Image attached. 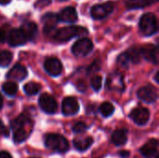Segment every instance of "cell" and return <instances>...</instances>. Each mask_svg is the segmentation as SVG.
<instances>
[{"label":"cell","mask_w":159,"mask_h":158,"mask_svg":"<svg viewBox=\"0 0 159 158\" xmlns=\"http://www.w3.org/2000/svg\"><path fill=\"white\" fill-rule=\"evenodd\" d=\"M88 31L80 26H68L63 27L59 30H55L53 38L59 42H66L74 37H77L83 34H87Z\"/></svg>","instance_id":"cell-1"},{"label":"cell","mask_w":159,"mask_h":158,"mask_svg":"<svg viewBox=\"0 0 159 158\" xmlns=\"http://www.w3.org/2000/svg\"><path fill=\"white\" fill-rule=\"evenodd\" d=\"M45 145L47 148L60 154H64L69 150L68 141L59 134H48L45 137Z\"/></svg>","instance_id":"cell-2"},{"label":"cell","mask_w":159,"mask_h":158,"mask_svg":"<svg viewBox=\"0 0 159 158\" xmlns=\"http://www.w3.org/2000/svg\"><path fill=\"white\" fill-rule=\"evenodd\" d=\"M140 30L141 32L147 36L153 35L157 32V20L155 14L145 13L140 19Z\"/></svg>","instance_id":"cell-3"},{"label":"cell","mask_w":159,"mask_h":158,"mask_svg":"<svg viewBox=\"0 0 159 158\" xmlns=\"http://www.w3.org/2000/svg\"><path fill=\"white\" fill-rule=\"evenodd\" d=\"M93 49V44L89 38H80L78 39L72 47V52L75 56L84 57L91 52Z\"/></svg>","instance_id":"cell-4"},{"label":"cell","mask_w":159,"mask_h":158,"mask_svg":"<svg viewBox=\"0 0 159 158\" xmlns=\"http://www.w3.org/2000/svg\"><path fill=\"white\" fill-rule=\"evenodd\" d=\"M114 10V4L112 2H107L103 4L95 5L90 10V15L94 20H102L110 15Z\"/></svg>","instance_id":"cell-5"},{"label":"cell","mask_w":159,"mask_h":158,"mask_svg":"<svg viewBox=\"0 0 159 158\" xmlns=\"http://www.w3.org/2000/svg\"><path fill=\"white\" fill-rule=\"evenodd\" d=\"M38 103L42 111H44L47 114L52 115L57 111V106H58L57 102L51 95L48 93H43L40 96L38 100Z\"/></svg>","instance_id":"cell-6"},{"label":"cell","mask_w":159,"mask_h":158,"mask_svg":"<svg viewBox=\"0 0 159 158\" xmlns=\"http://www.w3.org/2000/svg\"><path fill=\"white\" fill-rule=\"evenodd\" d=\"M140 100L147 103H153L157 100V89L154 86H145L139 89L137 93Z\"/></svg>","instance_id":"cell-7"},{"label":"cell","mask_w":159,"mask_h":158,"mask_svg":"<svg viewBox=\"0 0 159 158\" xmlns=\"http://www.w3.org/2000/svg\"><path fill=\"white\" fill-rule=\"evenodd\" d=\"M129 117L132 119V121L139 125V126H144L150 118V112L148 109L143 108V107H139L135 108L134 110L131 111Z\"/></svg>","instance_id":"cell-8"},{"label":"cell","mask_w":159,"mask_h":158,"mask_svg":"<svg viewBox=\"0 0 159 158\" xmlns=\"http://www.w3.org/2000/svg\"><path fill=\"white\" fill-rule=\"evenodd\" d=\"M79 111V103L74 97H67L62 101L61 112L65 116L75 115Z\"/></svg>","instance_id":"cell-9"},{"label":"cell","mask_w":159,"mask_h":158,"mask_svg":"<svg viewBox=\"0 0 159 158\" xmlns=\"http://www.w3.org/2000/svg\"><path fill=\"white\" fill-rule=\"evenodd\" d=\"M44 68L46 72L51 76H58L62 71V65L61 61L54 57H49L46 59L44 62Z\"/></svg>","instance_id":"cell-10"},{"label":"cell","mask_w":159,"mask_h":158,"mask_svg":"<svg viewBox=\"0 0 159 158\" xmlns=\"http://www.w3.org/2000/svg\"><path fill=\"white\" fill-rule=\"evenodd\" d=\"M7 42L11 47H20L27 42V38L23 32L20 29H12L7 36Z\"/></svg>","instance_id":"cell-11"},{"label":"cell","mask_w":159,"mask_h":158,"mask_svg":"<svg viewBox=\"0 0 159 158\" xmlns=\"http://www.w3.org/2000/svg\"><path fill=\"white\" fill-rule=\"evenodd\" d=\"M26 76H27V70L23 65L20 63L15 64L7 74V78L15 81H22L23 79L26 78Z\"/></svg>","instance_id":"cell-12"},{"label":"cell","mask_w":159,"mask_h":158,"mask_svg":"<svg viewBox=\"0 0 159 158\" xmlns=\"http://www.w3.org/2000/svg\"><path fill=\"white\" fill-rule=\"evenodd\" d=\"M57 16L60 21L66 23H74L77 20V12L73 7H67L63 8Z\"/></svg>","instance_id":"cell-13"},{"label":"cell","mask_w":159,"mask_h":158,"mask_svg":"<svg viewBox=\"0 0 159 158\" xmlns=\"http://www.w3.org/2000/svg\"><path fill=\"white\" fill-rule=\"evenodd\" d=\"M142 57H143L148 61H152L157 64L158 62V47L154 45H147L144 47H141Z\"/></svg>","instance_id":"cell-14"},{"label":"cell","mask_w":159,"mask_h":158,"mask_svg":"<svg viewBox=\"0 0 159 158\" xmlns=\"http://www.w3.org/2000/svg\"><path fill=\"white\" fill-rule=\"evenodd\" d=\"M157 146H158L157 140L151 139L141 148V150H140L141 154L146 158L154 157L157 154Z\"/></svg>","instance_id":"cell-15"},{"label":"cell","mask_w":159,"mask_h":158,"mask_svg":"<svg viewBox=\"0 0 159 158\" xmlns=\"http://www.w3.org/2000/svg\"><path fill=\"white\" fill-rule=\"evenodd\" d=\"M42 21L44 23V31L45 33L47 34H50L51 32H54L55 30V27L59 21V19H58V16L52 12L50 13H47L44 15L43 19H42Z\"/></svg>","instance_id":"cell-16"},{"label":"cell","mask_w":159,"mask_h":158,"mask_svg":"<svg viewBox=\"0 0 159 158\" xmlns=\"http://www.w3.org/2000/svg\"><path fill=\"white\" fill-rule=\"evenodd\" d=\"M106 86L110 89H117V90L124 89L123 75L119 73L111 74L106 81Z\"/></svg>","instance_id":"cell-17"},{"label":"cell","mask_w":159,"mask_h":158,"mask_svg":"<svg viewBox=\"0 0 159 158\" xmlns=\"http://www.w3.org/2000/svg\"><path fill=\"white\" fill-rule=\"evenodd\" d=\"M20 30L25 34L27 40H33V39H34L35 36H36V34H37V26H36V24L34 22H32V21L24 22L21 25Z\"/></svg>","instance_id":"cell-18"},{"label":"cell","mask_w":159,"mask_h":158,"mask_svg":"<svg viewBox=\"0 0 159 158\" xmlns=\"http://www.w3.org/2000/svg\"><path fill=\"white\" fill-rule=\"evenodd\" d=\"M128 142V132L126 129H117L112 135V142L116 146H122Z\"/></svg>","instance_id":"cell-19"},{"label":"cell","mask_w":159,"mask_h":158,"mask_svg":"<svg viewBox=\"0 0 159 158\" xmlns=\"http://www.w3.org/2000/svg\"><path fill=\"white\" fill-rule=\"evenodd\" d=\"M93 143V139L91 137H86V138H75L74 140V146L76 150L80 152L87 151L91 144Z\"/></svg>","instance_id":"cell-20"},{"label":"cell","mask_w":159,"mask_h":158,"mask_svg":"<svg viewBox=\"0 0 159 158\" xmlns=\"http://www.w3.org/2000/svg\"><path fill=\"white\" fill-rule=\"evenodd\" d=\"M12 131H13V140H14V142L16 143H20L24 142L29 135V133H27L24 128L12 129Z\"/></svg>","instance_id":"cell-21"},{"label":"cell","mask_w":159,"mask_h":158,"mask_svg":"<svg viewBox=\"0 0 159 158\" xmlns=\"http://www.w3.org/2000/svg\"><path fill=\"white\" fill-rule=\"evenodd\" d=\"M125 53H126L128 59L129 60V61L132 63H138V62H140V61L142 59V53H141L140 48L131 47Z\"/></svg>","instance_id":"cell-22"},{"label":"cell","mask_w":159,"mask_h":158,"mask_svg":"<svg viewBox=\"0 0 159 158\" xmlns=\"http://www.w3.org/2000/svg\"><path fill=\"white\" fill-rule=\"evenodd\" d=\"M13 55L10 51L7 50L0 51V67H7L10 64Z\"/></svg>","instance_id":"cell-23"},{"label":"cell","mask_w":159,"mask_h":158,"mask_svg":"<svg viewBox=\"0 0 159 158\" xmlns=\"http://www.w3.org/2000/svg\"><path fill=\"white\" fill-rule=\"evenodd\" d=\"M100 112H101L102 116L109 117V116H111L114 114L115 107H114V105L111 102H105L102 103V105L100 106Z\"/></svg>","instance_id":"cell-24"},{"label":"cell","mask_w":159,"mask_h":158,"mask_svg":"<svg viewBox=\"0 0 159 158\" xmlns=\"http://www.w3.org/2000/svg\"><path fill=\"white\" fill-rule=\"evenodd\" d=\"M23 89L27 95L33 96L38 93V91L40 90V85L35 82H29L23 87Z\"/></svg>","instance_id":"cell-25"},{"label":"cell","mask_w":159,"mask_h":158,"mask_svg":"<svg viewBox=\"0 0 159 158\" xmlns=\"http://www.w3.org/2000/svg\"><path fill=\"white\" fill-rule=\"evenodd\" d=\"M2 89L7 96L12 97L16 95L17 90H18V86L13 82H6L2 86Z\"/></svg>","instance_id":"cell-26"},{"label":"cell","mask_w":159,"mask_h":158,"mask_svg":"<svg viewBox=\"0 0 159 158\" xmlns=\"http://www.w3.org/2000/svg\"><path fill=\"white\" fill-rule=\"evenodd\" d=\"M151 3L148 0H129L127 3V7L129 9H134V8H140L146 7L150 5Z\"/></svg>","instance_id":"cell-27"},{"label":"cell","mask_w":159,"mask_h":158,"mask_svg":"<svg viewBox=\"0 0 159 158\" xmlns=\"http://www.w3.org/2000/svg\"><path fill=\"white\" fill-rule=\"evenodd\" d=\"M102 77L100 75H95L92 79H91V87L95 91H99L102 88Z\"/></svg>","instance_id":"cell-28"},{"label":"cell","mask_w":159,"mask_h":158,"mask_svg":"<svg viewBox=\"0 0 159 158\" xmlns=\"http://www.w3.org/2000/svg\"><path fill=\"white\" fill-rule=\"evenodd\" d=\"M117 63H118V65H119L120 67H122V68H127V67H129L130 61H129V60L128 59L126 53H123V54H121V55L118 57V59H117Z\"/></svg>","instance_id":"cell-29"},{"label":"cell","mask_w":159,"mask_h":158,"mask_svg":"<svg viewBox=\"0 0 159 158\" xmlns=\"http://www.w3.org/2000/svg\"><path fill=\"white\" fill-rule=\"evenodd\" d=\"M87 129H88V126L85 123H82V122H78L73 127V131L75 133H83Z\"/></svg>","instance_id":"cell-30"},{"label":"cell","mask_w":159,"mask_h":158,"mask_svg":"<svg viewBox=\"0 0 159 158\" xmlns=\"http://www.w3.org/2000/svg\"><path fill=\"white\" fill-rule=\"evenodd\" d=\"M7 135H8V131L7 128L4 126V124L2 123V121L0 120V136H7Z\"/></svg>","instance_id":"cell-31"},{"label":"cell","mask_w":159,"mask_h":158,"mask_svg":"<svg viewBox=\"0 0 159 158\" xmlns=\"http://www.w3.org/2000/svg\"><path fill=\"white\" fill-rule=\"evenodd\" d=\"M7 32L3 28H1L0 29V42H5L7 40Z\"/></svg>","instance_id":"cell-32"},{"label":"cell","mask_w":159,"mask_h":158,"mask_svg":"<svg viewBox=\"0 0 159 158\" xmlns=\"http://www.w3.org/2000/svg\"><path fill=\"white\" fill-rule=\"evenodd\" d=\"M0 158H12V156L7 151H1L0 152Z\"/></svg>","instance_id":"cell-33"},{"label":"cell","mask_w":159,"mask_h":158,"mask_svg":"<svg viewBox=\"0 0 159 158\" xmlns=\"http://www.w3.org/2000/svg\"><path fill=\"white\" fill-rule=\"evenodd\" d=\"M119 154H120V156H121L122 158H128L129 156H130V153H129V151H126V150L121 151Z\"/></svg>","instance_id":"cell-34"},{"label":"cell","mask_w":159,"mask_h":158,"mask_svg":"<svg viewBox=\"0 0 159 158\" xmlns=\"http://www.w3.org/2000/svg\"><path fill=\"white\" fill-rule=\"evenodd\" d=\"M10 2V0H0V4L1 5H7Z\"/></svg>","instance_id":"cell-35"},{"label":"cell","mask_w":159,"mask_h":158,"mask_svg":"<svg viewBox=\"0 0 159 158\" xmlns=\"http://www.w3.org/2000/svg\"><path fill=\"white\" fill-rule=\"evenodd\" d=\"M2 106H3V99H2V96L0 94V109L2 108Z\"/></svg>","instance_id":"cell-36"},{"label":"cell","mask_w":159,"mask_h":158,"mask_svg":"<svg viewBox=\"0 0 159 158\" xmlns=\"http://www.w3.org/2000/svg\"><path fill=\"white\" fill-rule=\"evenodd\" d=\"M148 1H149V2H150L151 4H152V3H155V2H157V0H148Z\"/></svg>","instance_id":"cell-37"},{"label":"cell","mask_w":159,"mask_h":158,"mask_svg":"<svg viewBox=\"0 0 159 158\" xmlns=\"http://www.w3.org/2000/svg\"><path fill=\"white\" fill-rule=\"evenodd\" d=\"M60 1H66V0H60Z\"/></svg>","instance_id":"cell-38"},{"label":"cell","mask_w":159,"mask_h":158,"mask_svg":"<svg viewBox=\"0 0 159 158\" xmlns=\"http://www.w3.org/2000/svg\"><path fill=\"white\" fill-rule=\"evenodd\" d=\"M30 158H38V157H30Z\"/></svg>","instance_id":"cell-39"},{"label":"cell","mask_w":159,"mask_h":158,"mask_svg":"<svg viewBox=\"0 0 159 158\" xmlns=\"http://www.w3.org/2000/svg\"><path fill=\"white\" fill-rule=\"evenodd\" d=\"M156 158H158V157H157H157H156Z\"/></svg>","instance_id":"cell-40"}]
</instances>
